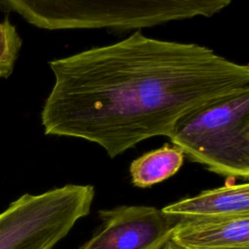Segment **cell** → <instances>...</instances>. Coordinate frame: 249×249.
Returning a JSON list of instances; mask_svg holds the SVG:
<instances>
[{
    "label": "cell",
    "mask_w": 249,
    "mask_h": 249,
    "mask_svg": "<svg viewBox=\"0 0 249 249\" xmlns=\"http://www.w3.org/2000/svg\"><path fill=\"white\" fill-rule=\"evenodd\" d=\"M49 65L54 83L41 113L45 134L95 143L112 159L168 137L179 120L207 104L249 90L247 64L140 30Z\"/></svg>",
    "instance_id": "cell-1"
},
{
    "label": "cell",
    "mask_w": 249,
    "mask_h": 249,
    "mask_svg": "<svg viewBox=\"0 0 249 249\" xmlns=\"http://www.w3.org/2000/svg\"><path fill=\"white\" fill-rule=\"evenodd\" d=\"M231 0H0L28 23L47 30H139L197 17L211 18Z\"/></svg>",
    "instance_id": "cell-2"
},
{
    "label": "cell",
    "mask_w": 249,
    "mask_h": 249,
    "mask_svg": "<svg viewBox=\"0 0 249 249\" xmlns=\"http://www.w3.org/2000/svg\"><path fill=\"white\" fill-rule=\"evenodd\" d=\"M190 160L227 177L249 178V90L207 104L168 135Z\"/></svg>",
    "instance_id": "cell-3"
},
{
    "label": "cell",
    "mask_w": 249,
    "mask_h": 249,
    "mask_svg": "<svg viewBox=\"0 0 249 249\" xmlns=\"http://www.w3.org/2000/svg\"><path fill=\"white\" fill-rule=\"evenodd\" d=\"M91 185L68 184L24 194L0 213V249H52L89 213Z\"/></svg>",
    "instance_id": "cell-4"
},
{
    "label": "cell",
    "mask_w": 249,
    "mask_h": 249,
    "mask_svg": "<svg viewBox=\"0 0 249 249\" xmlns=\"http://www.w3.org/2000/svg\"><path fill=\"white\" fill-rule=\"evenodd\" d=\"M98 215L100 228L80 249H161L180 220L145 205H121Z\"/></svg>",
    "instance_id": "cell-5"
},
{
    "label": "cell",
    "mask_w": 249,
    "mask_h": 249,
    "mask_svg": "<svg viewBox=\"0 0 249 249\" xmlns=\"http://www.w3.org/2000/svg\"><path fill=\"white\" fill-rule=\"evenodd\" d=\"M170 241L180 249H249V216L180 219Z\"/></svg>",
    "instance_id": "cell-6"
},
{
    "label": "cell",
    "mask_w": 249,
    "mask_h": 249,
    "mask_svg": "<svg viewBox=\"0 0 249 249\" xmlns=\"http://www.w3.org/2000/svg\"><path fill=\"white\" fill-rule=\"evenodd\" d=\"M179 219H215L249 216V184L225 185L181 199L161 209Z\"/></svg>",
    "instance_id": "cell-7"
},
{
    "label": "cell",
    "mask_w": 249,
    "mask_h": 249,
    "mask_svg": "<svg viewBox=\"0 0 249 249\" xmlns=\"http://www.w3.org/2000/svg\"><path fill=\"white\" fill-rule=\"evenodd\" d=\"M185 155L168 143L132 160L129 165L131 183L138 188L151 187L173 176L181 168Z\"/></svg>",
    "instance_id": "cell-8"
},
{
    "label": "cell",
    "mask_w": 249,
    "mask_h": 249,
    "mask_svg": "<svg viewBox=\"0 0 249 249\" xmlns=\"http://www.w3.org/2000/svg\"><path fill=\"white\" fill-rule=\"evenodd\" d=\"M21 47V39L9 19L0 22V78H7L14 69Z\"/></svg>",
    "instance_id": "cell-9"
},
{
    "label": "cell",
    "mask_w": 249,
    "mask_h": 249,
    "mask_svg": "<svg viewBox=\"0 0 249 249\" xmlns=\"http://www.w3.org/2000/svg\"><path fill=\"white\" fill-rule=\"evenodd\" d=\"M161 249H180V248L177 247L173 242H171V241L169 240V241H167V242L162 246Z\"/></svg>",
    "instance_id": "cell-10"
}]
</instances>
